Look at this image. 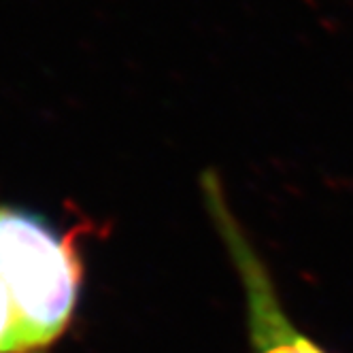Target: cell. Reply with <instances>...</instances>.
<instances>
[{
  "mask_svg": "<svg viewBox=\"0 0 353 353\" xmlns=\"http://www.w3.org/2000/svg\"><path fill=\"white\" fill-rule=\"evenodd\" d=\"M77 230L30 209L0 205V281L9 290L30 353H47L74 321L83 290Z\"/></svg>",
  "mask_w": 353,
  "mask_h": 353,
  "instance_id": "obj_1",
  "label": "cell"
},
{
  "mask_svg": "<svg viewBox=\"0 0 353 353\" xmlns=\"http://www.w3.org/2000/svg\"><path fill=\"white\" fill-rule=\"evenodd\" d=\"M200 185L205 207L241 283L249 353H330L288 313L272 272L228 205L219 176L205 172Z\"/></svg>",
  "mask_w": 353,
  "mask_h": 353,
  "instance_id": "obj_2",
  "label": "cell"
},
{
  "mask_svg": "<svg viewBox=\"0 0 353 353\" xmlns=\"http://www.w3.org/2000/svg\"><path fill=\"white\" fill-rule=\"evenodd\" d=\"M0 353H30L13 298L0 281Z\"/></svg>",
  "mask_w": 353,
  "mask_h": 353,
  "instance_id": "obj_3",
  "label": "cell"
}]
</instances>
